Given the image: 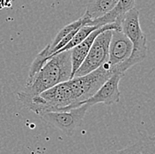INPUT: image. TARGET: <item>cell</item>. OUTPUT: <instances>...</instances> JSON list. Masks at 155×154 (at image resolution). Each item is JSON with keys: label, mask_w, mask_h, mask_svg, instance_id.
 <instances>
[{"label": "cell", "mask_w": 155, "mask_h": 154, "mask_svg": "<svg viewBox=\"0 0 155 154\" xmlns=\"http://www.w3.org/2000/svg\"><path fill=\"white\" fill-rule=\"evenodd\" d=\"M100 28H101V27H100ZM97 29H99V27L88 26V25H86V26L81 27L80 29L78 30L77 33L73 36V37L71 39V41L68 43L67 44H66L64 48L60 49V50L58 51L57 52H55L54 54H52L50 57H52V56H54V55H56V54H58V53L66 51H70V50H71L72 48H74L75 46H77L78 44H79L81 42H83L85 39L87 38V37H88L93 31L96 30ZM50 57H49V58H50Z\"/></svg>", "instance_id": "13"}, {"label": "cell", "mask_w": 155, "mask_h": 154, "mask_svg": "<svg viewBox=\"0 0 155 154\" xmlns=\"http://www.w3.org/2000/svg\"><path fill=\"white\" fill-rule=\"evenodd\" d=\"M113 75L114 74L109 70V67L106 62L103 66L87 75L73 77L69 80V83L78 107L83 106L85 101L93 96Z\"/></svg>", "instance_id": "3"}, {"label": "cell", "mask_w": 155, "mask_h": 154, "mask_svg": "<svg viewBox=\"0 0 155 154\" xmlns=\"http://www.w3.org/2000/svg\"><path fill=\"white\" fill-rule=\"evenodd\" d=\"M71 79L70 51L56 54L48 58L45 65L31 80H27L24 90L17 93L19 102L38 96L48 89Z\"/></svg>", "instance_id": "1"}, {"label": "cell", "mask_w": 155, "mask_h": 154, "mask_svg": "<svg viewBox=\"0 0 155 154\" xmlns=\"http://www.w3.org/2000/svg\"><path fill=\"white\" fill-rule=\"evenodd\" d=\"M120 31L124 33L132 44V52L130 58L122 65L117 73L124 74L129 68L143 61L146 57V37L142 31L139 22V12L137 8L131 9L121 19L118 23Z\"/></svg>", "instance_id": "2"}, {"label": "cell", "mask_w": 155, "mask_h": 154, "mask_svg": "<svg viewBox=\"0 0 155 154\" xmlns=\"http://www.w3.org/2000/svg\"><path fill=\"white\" fill-rule=\"evenodd\" d=\"M12 0H0V10L5 7H11Z\"/></svg>", "instance_id": "14"}, {"label": "cell", "mask_w": 155, "mask_h": 154, "mask_svg": "<svg viewBox=\"0 0 155 154\" xmlns=\"http://www.w3.org/2000/svg\"><path fill=\"white\" fill-rule=\"evenodd\" d=\"M111 36L112 30H106L94 39L85 60L76 71L73 77L87 75L107 62L108 46Z\"/></svg>", "instance_id": "4"}, {"label": "cell", "mask_w": 155, "mask_h": 154, "mask_svg": "<svg viewBox=\"0 0 155 154\" xmlns=\"http://www.w3.org/2000/svg\"><path fill=\"white\" fill-rule=\"evenodd\" d=\"M123 75L124 74H114L111 75L93 96L85 101L84 105H87L90 107L97 104L110 106L118 103L121 96L118 86Z\"/></svg>", "instance_id": "7"}, {"label": "cell", "mask_w": 155, "mask_h": 154, "mask_svg": "<svg viewBox=\"0 0 155 154\" xmlns=\"http://www.w3.org/2000/svg\"><path fill=\"white\" fill-rule=\"evenodd\" d=\"M136 0H119L116 6L107 12L104 16L91 21L88 26L94 27H103L107 24H116L118 25L121 19L135 7Z\"/></svg>", "instance_id": "9"}, {"label": "cell", "mask_w": 155, "mask_h": 154, "mask_svg": "<svg viewBox=\"0 0 155 154\" xmlns=\"http://www.w3.org/2000/svg\"><path fill=\"white\" fill-rule=\"evenodd\" d=\"M107 154H155V139L153 136H145L134 145Z\"/></svg>", "instance_id": "11"}, {"label": "cell", "mask_w": 155, "mask_h": 154, "mask_svg": "<svg viewBox=\"0 0 155 154\" xmlns=\"http://www.w3.org/2000/svg\"><path fill=\"white\" fill-rule=\"evenodd\" d=\"M106 30H120V28L116 24H107L103 27H101V28L97 29L96 30L93 31L87 38L83 42H81L79 44H78L77 46L70 50L71 62V79L73 78L74 74L76 73L78 68L81 66L83 61L85 60L94 39L96 38L101 33H102Z\"/></svg>", "instance_id": "8"}, {"label": "cell", "mask_w": 155, "mask_h": 154, "mask_svg": "<svg viewBox=\"0 0 155 154\" xmlns=\"http://www.w3.org/2000/svg\"><path fill=\"white\" fill-rule=\"evenodd\" d=\"M119 0H89L85 14L91 21L104 16L113 9Z\"/></svg>", "instance_id": "10"}, {"label": "cell", "mask_w": 155, "mask_h": 154, "mask_svg": "<svg viewBox=\"0 0 155 154\" xmlns=\"http://www.w3.org/2000/svg\"><path fill=\"white\" fill-rule=\"evenodd\" d=\"M89 106L83 105L78 108H74L63 112L48 113L40 116L47 124L58 128L66 135H73L76 128L81 125Z\"/></svg>", "instance_id": "5"}, {"label": "cell", "mask_w": 155, "mask_h": 154, "mask_svg": "<svg viewBox=\"0 0 155 154\" xmlns=\"http://www.w3.org/2000/svg\"><path fill=\"white\" fill-rule=\"evenodd\" d=\"M130 40L120 30H112L108 46V59L107 64L113 74H118L119 68L130 58L132 52Z\"/></svg>", "instance_id": "6"}, {"label": "cell", "mask_w": 155, "mask_h": 154, "mask_svg": "<svg viewBox=\"0 0 155 154\" xmlns=\"http://www.w3.org/2000/svg\"><path fill=\"white\" fill-rule=\"evenodd\" d=\"M90 22H91V19H89V17H88L87 15H86V14H84L82 17H80L78 19L73 21V22H71V23H70V24H68L66 26H64L62 29H60V30L58 31V34H57L56 37L54 38V40H53L50 44H48V45H47L49 57H50V55H51V51H53V49L58 45V43H59L62 39L64 38V37H66V36L69 35L70 33H71V32H73V31H75V30L79 29L81 27H83V26L88 25ZM49 57H48V58H49Z\"/></svg>", "instance_id": "12"}]
</instances>
